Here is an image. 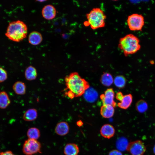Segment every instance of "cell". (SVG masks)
I'll list each match as a JSON object with an SVG mask.
<instances>
[{
    "mask_svg": "<svg viewBox=\"0 0 155 155\" xmlns=\"http://www.w3.org/2000/svg\"><path fill=\"white\" fill-rule=\"evenodd\" d=\"M65 81V90H68L65 94L71 99L82 96L90 87L88 82L82 78L77 72H72L66 76Z\"/></svg>",
    "mask_w": 155,
    "mask_h": 155,
    "instance_id": "1",
    "label": "cell"
},
{
    "mask_svg": "<svg viewBox=\"0 0 155 155\" xmlns=\"http://www.w3.org/2000/svg\"><path fill=\"white\" fill-rule=\"evenodd\" d=\"M27 33L26 24L22 21L17 20L9 23L5 35L10 40L18 42L25 38Z\"/></svg>",
    "mask_w": 155,
    "mask_h": 155,
    "instance_id": "2",
    "label": "cell"
},
{
    "mask_svg": "<svg viewBox=\"0 0 155 155\" xmlns=\"http://www.w3.org/2000/svg\"><path fill=\"white\" fill-rule=\"evenodd\" d=\"M139 39L133 34H130L119 40L118 47L122 51L125 56L135 53L141 48Z\"/></svg>",
    "mask_w": 155,
    "mask_h": 155,
    "instance_id": "3",
    "label": "cell"
},
{
    "mask_svg": "<svg viewBox=\"0 0 155 155\" xmlns=\"http://www.w3.org/2000/svg\"><path fill=\"white\" fill-rule=\"evenodd\" d=\"M86 17L89 26L93 30L102 28L105 26L106 16L100 8H93L86 14Z\"/></svg>",
    "mask_w": 155,
    "mask_h": 155,
    "instance_id": "4",
    "label": "cell"
},
{
    "mask_svg": "<svg viewBox=\"0 0 155 155\" xmlns=\"http://www.w3.org/2000/svg\"><path fill=\"white\" fill-rule=\"evenodd\" d=\"M127 23L131 30L141 31L144 24V18L142 14L133 13L128 16Z\"/></svg>",
    "mask_w": 155,
    "mask_h": 155,
    "instance_id": "5",
    "label": "cell"
},
{
    "mask_svg": "<svg viewBox=\"0 0 155 155\" xmlns=\"http://www.w3.org/2000/svg\"><path fill=\"white\" fill-rule=\"evenodd\" d=\"M41 148L40 144L36 140L28 139L25 141L22 151L26 155H32L41 153Z\"/></svg>",
    "mask_w": 155,
    "mask_h": 155,
    "instance_id": "6",
    "label": "cell"
},
{
    "mask_svg": "<svg viewBox=\"0 0 155 155\" xmlns=\"http://www.w3.org/2000/svg\"><path fill=\"white\" fill-rule=\"evenodd\" d=\"M126 150L131 155H143L146 148L144 143L138 140L128 143Z\"/></svg>",
    "mask_w": 155,
    "mask_h": 155,
    "instance_id": "7",
    "label": "cell"
},
{
    "mask_svg": "<svg viewBox=\"0 0 155 155\" xmlns=\"http://www.w3.org/2000/svg\"><path fill=\"white\" fill-rule=\"evenodd\" d=\"M116 98L120 102L117 103L118 106L122 109H126L131 105L133 100V96L131 94L123 95L121 92H117Z\"/></svg>",
    "mask_w": 155,
    "mask_h": 155,
    "instance_id": "8",
    "label": "cell"
},
{
    "mask_svg": "<svg viewBox=\"0 0 155 155\" xmlns=\"http://www.w3.org/2000/svg\"><path fill=\"white\" fill-rule=\"evenodd\" d=\"M114 96L115 92L112 88L107 89L100 96L102 105H110L115 107L117 104L114 100Z\"/></svg>",
    "mask_w": 155,
    "mask_h": 155,
    "instance_id": "9",
    "label": "cell"
},
{
    "mask_svg": "<svg viewBox=\"0 0 155 155\" xmlns=\"http://www.w3.org/2000/svg\"><path fill=\"white\" fill-rule=\"evenodd\" d=\"M43 17L45 19L50 20L53 19L56 14V10L55 7L51 4L44 6L42 11Z\"/></svg>",
    "mask_w": 155,
    "mask_h": 155,
    "instance_id": "10",
    "label": "cell"
},
{
    "mask_svg": "<svg viewBox=\"0 0 155 155\" xmlns=\"http://www.w3.org/2000/svg\"><path fill=\"white\" fill-rule=\"evenodd\" d=\"M100 132L103 137L109 139L113 137L115 134V130L113 125L110 124H105L101 127Z\"/></svg>",
    "mask_w": 155,
    "mask_h": 155,
    "instance_id": "11",
    "label": "cell"
},
{
    "mask_svg": "<svg viewBox=\"0 0 155 155\" xmlns=\"http://www.w3.org/2000/svg\"><path fill=\"white\" fill-rule=\"evenodd\" d=\"M69 129V125L67 122L61 121L57 124L55 128V131L57 135L64 136L68 133Z\"/></svg>",
    "mask_w": 155,
    "mask_h": 155,
    "instance_id": "12",
    "label": "cell"
},
{
    "mask_svg": "<svg viewBox=\"0 0 155 155\" xmlns=\"http://www.w3.org/2000/svg\"><path fill=\"white\" fill-rule=\"evenodd\" d=\"M28 40L31 44L36 45L42 42V37L40 33L37 31H33L29 34Z\"/></svg>",
    "mask_w": 155,
    "mask_h": 155,
    "instance_id": "13",
    "label": "cell"
},
{
    "mask_svg": "<svg viewBox=\"0 0 155 155\" xmlns=\"http://www.w3.org/2000/svg\"><path fill=\"white\" fill-rule=\"evenodd\" d=\"M79 152L78 146L74 143L67 144L64 149V153L65 155H78Z\"/></svg>",
    "mask_w": 155,
    "mask_h": 155,
    "instance_id": "14",
    "label": "cell"
},
{
    "mask_svg": "<svg viewBox=\"0 0 155 155\" xmlns=\"http://www.w3.org/2000/svg\"><path fill=\"white\" fill-rule=\"evenodd\" d=\"M114 112V107L111 105H102L101 107L100 113L104 118H109L112 117Z\"/></svg>",
    "mask_w": 155,
    "mask_h": 155,
    "instance_id": "15",
    "label": "cell"
},
{
    "mask_svg": "<svg viewBox=\"0 0 155 155\" xmlns=\"http://www.w3.org/2000/svg\"><path fill=\"white\" fill-rule=\"evenodd\" d=\"M38 75L37 71L34 66L30 65L26 69L24 72L25 78L28 81H32L35 80Z\"/></svg>",
    "mask_w": 155,
    "mask_h": 155,
    "instance_id": "16",
    "label": "cell"
},
{
    "mask_svg": "<svg viewBox=\"0 0 155 155\" xmlns=\"http://www.w3.org/2000/svg\"><path fill=\"white\" fill-rule=\"evenodd\" d=\"M13 89L14 92L18 95H23L25 94L26 86L25 83L21 81H17L13 84Z\"/></svg>",
    "mask_w": 155,
    "mask_h": 155,
    "instance_id": "17",
    "label": "cell"
},
{
    "mask_svg": "<svg viewBox=\"0 0 155 155\" xmlns=\"http://www.w3.org/2000/svg\"><path fill=\"white\" fill-rule=\"evenodd\" d=\"M38 113L37 110L34 108H31L27 110L23 115V119L25 121H32L35 120L37 118Z\"/></svg>",
    "mask_w": 155,
    "mask_h": 155,
    "instance_id": "18",
    "label": "cell"
},
{
    "mask_svg": "<svg viewBox=\"0 0 155 155\" xmlns=\"http://www.w3.org/2000/svg\"><path fill=\"white\" fill-rule=\"evenodd\" d=\"M9 96L5 91L0 92V108L4 109L6 108L10 103Z\"/></svg>",
    "mask_w": 155,
    "mask_h": 155,
    "instance_id": "19",
    "label": "cell"
},
{
    "mask_svg": "<svg viewBox=\"0 0 155 155\" xmlns=\"http://www.w3.org/2000/svg\"><path fill=\"white\" fill-rule=\"evenodd\" d=\"M100 80L102 85L106 86H110L114 81L112 75L108 73H104L103 74Z\"/></svg>",
    "mask_w": 155,
    "mask_h": 155,
    "instance_id": "20",
    "label": "cell"
},
{
    "mask_svg": "<svg viewBox=\"0 0 155 155\" xmlns=\"http://www.w3.org/2000/svg\"><path fill=\"white\" fill-rule=\"evenodd\" d=\"M88 89L84 93V98L87 101L90 102H93L97 98V93L93 89Z\"/></svg>",
    "mask_w": 155,
    "mask_h": 155,
    "instance_id": "21",
    "label": "cell"
},
{
    "mask_svg": "<svg viewBox=\"0 0 155 155\" xmlns=\"http://www.w3.org/2000/svg\"><path fill=\"white\" fill-rule=\"evenodd\" d=\"M27 135L29 139L36 140L40 135L39 130L36 127H31L28 130Z\"/></svg>",
    "mask_w": 155,
    "mask_h": 155,
    "instance_id": "22",
    "label": "cell"
},
{
    "mask_svg": "<svg viewBox=\"0 0 155 155\" xmlns=\"http://www.w3.org/2000/svg\"><path fill=\"white\" fill-rule=\"evenodd\" d=\"M135 108L136 111L140 113L145 112L148 108V105L146 102L143 100L138 101L136 104Z\"/></svg>",
    "mask_w": 155,
    "mask_h": 155,
    "instance_id": "23",
    "label": "cell"
},
{
    "mask_svg": "<svg viewBox=\"0 0 155 155\" xmlns=\"http://www.w3.org/2000/svg\"><path fill=\"white\" fill-rule=\"evenodd\" d=\"M126 79L123 75H118L114 80V83L116 87L119 88H123L125 86Z\"/></svg>",
    "mask_w": 155,
    "mask_h": 155,
    "instance_id": "24",
    "label": "cell"
},
{
    "mask_svg": "<svg viewBox=\"0 0 155 155\" xmlns=\"http://www.w3.org/2000/svg\"><path fill=\"white\" fill-rule=\"evenodd\" d=\"M7 74L6 70L2 67H0V82H2L6 80Z\"/></svg>",
    "mask_w": 155,
    "mask_h": 155,
    "instance_id": "25",
    "label": "cell"
},
{
    "mask_svg": "<svg viewBox=\"0 0 155 155\" xmlns=\"http://www.w3.org/2000/svg\"><path fill=\"white\" fill-rule=\"evenodd\" d=\"M108 155H123L122 152L117 150H113L109 153Z\"/></svg>",
    "mask_w": 155,
    "mask_h": 155,
    "instance_id": "26",
    "label": "cell"
},
{
    "mask_svg": "<svg viewBox=\"0 0 155 155\" xmlns=\"http://www.w3.org/2000/svg\"><path fill=\"white\" fill-rule=\"evenodd\" d=\"M0 155H15L10 151H7L5 152L0 153Z\"/></svg>",
    "mask_w": 155,
    "mask_h": 155,
    "instance_id": "27",
    "label": "cell"
},
{
    "mask_svg": "<svg viewBox=\"0 0 155 155\" xmlns=\"http://www.w3.org/2000/svg\"><path fill=\"white\" fill-rule=\"evenodd\" d=\"M83 124V123L82 121L80 120L77 122V125L79 127L82 126Z\"/></svg>",
    "mask_w": 155,
    "mask_h": 155,
    "instance_id": "28",
    "label": "cell"
},
{
    "mask_svg": "<svg viewBox=\"0 0 155 155\" xmlns=\"http://www.w3.org/2000/svg\"><path fill=\"white\" fill-rule=\"evenodd\" d=\"M84 24L85 26H89V23L87 21H86L84 22Z\"/></svg>",
    "mask_w": 155,
    "mask_h": 155,
    "instance_id": "29",
    "label": "cell"
},
{
    "mask_svg": "<svg viewBox=\"0 0 155 155\" xmlns=\"http://www.w3.org/2000/svg\"><path fill=\"white\" fill-rule=\"evenodd\" d=\"M153 152L155 154V145H154V146L153 148Z\"/></svg>",
    "mask_w": 155,
    "mask_h": 155,
    "instance_id": "30",
    "label": "cell"
},
{
    "mask_svg": "<svg viewBox=\"0 0 155 155\" xmlns=\"http://www.w3.org/2000/svg\"><path fill=\"white\" fill-rule=\"evenodd\" d=\"M46 1V0H38V1L37 0V1H39V2H43V1Z\"/></svg>",
    "mask_w": 155,
    "mask_h": 155,
    "instance_id": "31",
    "label": "cell"
}]
</instances>
